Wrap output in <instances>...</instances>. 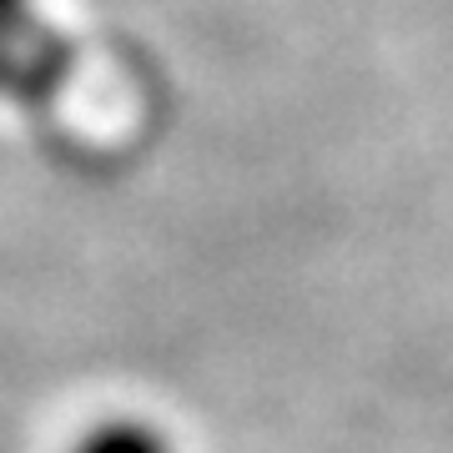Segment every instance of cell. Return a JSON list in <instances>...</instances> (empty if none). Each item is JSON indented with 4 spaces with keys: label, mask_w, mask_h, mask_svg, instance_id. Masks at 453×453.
<instances>
[{
    "label": "cell",
    "mask_w": 453,
    "mask_h": 453,
    "mask_svg": "<svg viewBox=\"0 0 453 453\" xmlns=\"http://www.w3.org/2000/svg\"><path fill=\"white\" fill-rule=\"evenodd\" d=\"M76 453H172L162 428H151L142 418H111L91 428V434L76 443Z\"/></svg>",
    "instance_id": "cell-2"
},
{
    "label": "cell",
    "mask_w": 453,
    "mask_h": 453,
    "mask_svg": "<svg viewBox=\"0 0 453 453\" xmlns=\"http://www.w3.org/2000/svg\"><path fill=\"white\" fill-rule=\"evenodd\" d=\"M76 46L65 41L35 0H0V96L41 111L65 91Z\"/></svg>",
    "instance_id": "cell-1"
}]
</instances>
